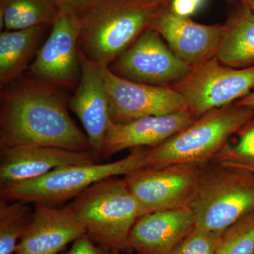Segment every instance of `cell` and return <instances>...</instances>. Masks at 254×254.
I'll return each instance as SVG.
<instances>
[{"label":"cell","mask_w":254,"mask_h":254,"mask_svg":"<svg viewBox=\"0 0 254 254\" xmlns=\"http://www.w3.org/2000/svg\"><path fill=\"white\" fill-rule=\"evenodd\" d=\"M46 26L0 33V88L21 77L41 48Z\"/></svg>","instance_id":"19"},{"label":"cell","mask_w":254,"mask_h":254,"mask_svg":"<svg viewBox=\"0 0 254 254\" xmlns=\"http://www.w3.org/2000/svg\"><path fill=\"white\" fill-rule=\"evenodd\" d=\"M133 4L145 5V6H160L168 7L171 0H123Z\"/></svg>","instance_id":"28"},{"label":"cell","mask_w":254,"mask_h":254,"mask_svg":"<svg viewBox=\"0 0 254 254\" xmlns=\"http://www.w3.org/2000/svg\"><path fill=\"white\" fill-rule=\"evenodd\" d=\"M78 55L81 76L72 96L68 98V108L83 125L91 151L100 158L112 122L109 97L101 66L88 60L80 50Z\"/></svg>","instance_id":"12"},{"label":"cell","mask_w":254,"mask_h":254,"mask_svg":"<svg viewBox=\"0 0 254 254\" xmlns=\"http://www.w3.org/2000/svg\"><path fill=\"white\" fill-rule=\"evenodd\" d=\"M222 234L195 226L169 254H213Z\"/></svg>","instance_id":"24"},{"label":"cell","mask_w":254,"mask_h":254,"mask_svg":"<svg viewBox=\"0 0 254 254\" xmlns=\"http://www.w3.org/2000/svg\"><path fill=\"white\" fill-rule=\"evenodd\" d=\"M185 98L195 118L231 105L254 88V66L234 68L216 57L190 68L180 81L170 85Z\"/></svg>","instance_id":"7"},{"label":"cell","mask_w":254,"mask_h":254,"mask_svg":"<svg viewBox=\"0 0 254 254\" xmlns=\"http://www.w3.org/2000/svg\"><path fill=\"white\" fill-rule=\"evenodd\" d=\"M188 208L195 226L223 233L254 211V173L233 165L205 163Z\"/></svg>","instance_id":"5"},{"label":"cell","mask_w":254,"mask_h":254,"mask_svg":"<svg viewBox=\"0 0 254 254\" xmlns=\"http://www.w3.org/2000/svg\"><path fill=\"white\" fill-rule=\"evenodd\" d=\"M205 0H171L168 9L179 16L190 17L201 7Z\"/></svg>","instance_id":"26"},{"label":"cell","mask_w":254,"mask_h":254,"mask_svg":"<svg viewBox=\"0 0 254 254\" xmlns=\"http://www.w3.org/2000/svg\"><path fill=\"white\" fill-rule=\"evenodd\" d=\"M205 163H179L143 168L124 177L128 190L146 214L187 208L199 182Z\"/></svg>","instance_id":"8"},{"label":"cell","mask_w":254,"mask_h":254,"mask_svg":"<svg viewBox=\"0 0 254 254\" xmlns=\"http://www.w3.org/2000/svg\"><path fill=\"white\" fill-rule=\"evenodd\" d=\"M236 104L254 110V91L237 101Z\"/></svg>","instance_id":"29"},{"label":"cell","mask_w":254,"mask_h":254,"mask_svg":"<svg viewBox=\"0 0 254 254\" xmlns=\"http://www.w3.org/2000/svg\"><path fill=\"white\" fill-rule=\"evenodd\" d=\"M145 148H134L125 158L111 163L55 169L34 180L0 187V197L6 200L60 207L97 182L145 168Z\"/></svg>","instance_id":"6"},{"label":"cell","mask_w":254,"mask_h":254,"mask_svg":"<svg viewBox=\"0 0 254 254\" xmlns=\"http://www.w3.org/2000/svg\"><path fill=\"white\" fill-rule=\"evenodd\" d=\"M165 8L123 0H100L80 16L78 48L93 63L109 66L149 28Z\"/></svg>","instance_id":"2"},{"label":"cell","mask_w":254,"mask_h":254,"mask_svg":"<svg viewBox=\"0 0 254 254\" xmlns=\"http://www.w3.org/2000/svg\"><path fill=\"white\" fill-rule=\"evenodd\" d=\"M60 254H125L95 243L87 235L75 241L71 248Z\"/></svg>","instance_id":"25"},{"label":"cell","mask_w":254,"mask_h":254,"mask_svg":"<svg viewBox=\"0 0 254 254\" xmlns=\"http://www.w3.org/2000/svg\"><path fill=\"white\" fill-rule=\"evenodd\" d=\"M166 42L174 54L190 68L215 57L223 25L195 22L165 8L149 27Z\"/></svg>","instance_id":"14"},{"label":"cell","mask_w":254,"mask_h":254,"mask_svg":"<svg viewBox=\"0 0 254 254\" xmlns=\"http://www.w3.org/2000/svg\"><path fill=\"white\" fill-rule=\"evenodd\" d=\"M68 206L77 214L86 235L95 243L131 253L130 233L143 213L124 178L110 177L97 182L73 198Z\"/></svg>","instance_id":"4"},{"label":"cell","mask_w":254,"mask_h":254,"mask_svg":"<svg viewBox=\"0 0 254 254\" xmlns=\"http://www.w3.org/2000/svg\"><path fill=\"white\" fill-rule=\"evenodd\" d=\"M233 166L237 167V168L244 169V170H249V171L252 172V173H254V168H252V167L237 166V165H233Z\"/></svg>","instance_id":"31"},{"label":"cell","mask_w":254,"mask_h":254,"mask_svg":"<svg viewBox=\"0 0 254 254\" xmlns=\"http://www.w3.org/2000/svg\"><path fill=\"white\" fill-rule=\"evenodd\" d=\"M196 118L190 112H182L145 117L125 123L111 122L100 158H110L127 149L157 146L186 128Z\"/></svg>","instance_id":"16"},{"label":"cell","mask_w":254,"mask_h":254,"mask_svg":"<svg viewBox=\"0 0 254 254\" xmlns=\"http://www.w3.org/2000/svg\"><path fill=\"white\" fill-rule=\"evenodd\" d=\"M254 116V110L236 103L210 110L161 144L145 148V168L210 163Z\"/></svg>","instance_id":"3"},{"label":"cell","mask_w":254,"mask_h":254,"mask_svg":"<svg viewBox=\"0 0 254 254\" xmlns=\"http://www.w3.org/2000/svg\"><path fill=\"white\" fill-rule=\"evenodd\" d=\"M195 226L188 207L146 214L137 220L130 233V252L169 254Z\"/></svg>","instance_id":"17"},{"label":"cell","mask_w":254,"mask_h":254,"mask_svg":"<svg viewBox=\"0 0 254 254\" xmlns=\"http://www.w3.org/2000/svg\"><path fill=\"white\" fill-rule=\"evenodd\" d=\"M81 17L60 9L51 31L29 66L32 76L65 89L76 88L81 76L78 40Z\"/></svg>","instance_id":"10"},{"label":"cell","mask_w":254,"mask_h":254,"mask_svg":"<svg viewBox=\"0 0 254 254\" xmlns=\"http://www.w3.org/2000/svg\"><path fill=\"white\" fill-rule=\"evenodd\" d=\"M254 252V211L223 232L213 254H253Z\"/></svg>","instance_id":"22"},{"label":"cell","mask_w":254,"mask_h":254,"mask_svg":"<svg viewBox=\"0 0 254 254\" xmlns=\"http://www.w3.org/2000/svg\"><path fill=\"white\" fill-rule=\"evenodd\" d=\"M33 211L19 200L0 201V254H14L28 229Z\"/></svg>","instance_id":"21"},{"label":"cell","mask_w":254,"mask_h":254,"mask_svg":"<svg viewBox=\"0 0 254 254\" xmlns=\"http://www.w3.org/2000/svg\"><path fill=\"white\" fill-rule=\"evenodd\" d=\"M85 235L84 225L68 205L35 204L31 223L14 254H60Z\"/></svg>","instance_id":"15"},{"label":"cell","mask_w":254,"mask_h":254,"mask_svg":"<svg viewBox=\"0 0 254 254\" xmlns=\"http://www.w3.org/2000/svg\"><path fill=\"white\" fill-rule=\"evenodd\" d=\"M251 121L237 132V141L227 142L210 163L254 168V123Z\"/></svg>","instance_id":"23"},{"label":"cell","mask_w":254,"mask_h":254,"mask_svg":"<svg viewBox=\"0 0 254 254\" xmlns=\"http://www.w3.org/2000/svg\"><path fill=\"white\" fill-rule=\"evenodd\" d=\"M108 68L130 81L170 86L190 72V67L174 54L168 44L153 29L145 30Z\"/></svg>","instance_id":"9"},{"label":"cell","mask_w":254,"mask_h":254,"mask_svg":"<svg viewBox=\"0 0 254 254\" xmlns=\"http://www.w3.org/2000/svg\"><path fill=\"white\" fill-rule=\"evenodd\" d=\"M66 90L34 76H21L1 89L0 148L91 150L68 113Z\"/></svg>","instance_id":"1"},{"label":"cell","mask_w":254,"mask_h":254,"mask_svg":"<svg viewBox=\"0 0 254 254\" xmlns=\"http://www.w3.org/2000/svg\"><path fill=\"white\" fill-rule=\"evenodd\" d=\"M253 254H254V252Z\"/></svg>","instance_id":"33"},{"label":"cell","mask_w":254,"mask_h":254,"mask_svg":"<svg viewBox=\"0 0 254 254\" xmlns=\"http://www.w3.org/2000/svg\"><path fill=\"white\" fill-rule=\"evenodd\" d=\"M241 4L248 6V7L254 12V0H242Z\"/></svg>","instance_id":"30"},{"label":"cell","mask_w":254,"mask_h":254,"mask_svg":"<svg viewBox=\"0 0 254 254\" xmlns=\"http://www.w3.org/2000/svg\"><path fill=\"white\" fill-rule=\"evenodd\" d=\"M230 1H232V2H238L239 4H241L242 2V0H229Z\"/></svg>","instance_id":"32"},{"label":"cell","mask_w":254,"mask_h":254,"mask_svg":"<svg viewBox=\"0 0 254 254\" xmlns=\"http://www.w3.org/2000/svg\"><path fill=\"white\" fill-rule=\"evenodd\" d=\"M59 9L56 0H0V29L48 27Z\"/></svg>","instance_id":"20"},{"label":"cell","mask_w":254,"mask_h":254,"mask_svg":"<svg viewBox=\"0 0 254 254\" xmlns=\"http://www.w3.org/2000/svg\"><path fill=\"white\" fill-rule=\"evenodd\" d=\"M112 122L125 123L150 116L190 112L185 98L171 86H155L125 79L101 66Z\"/></svg>","instance_id":"11"},{"label":"cell","mask_w":254,"mask_h":254,"mask_svg":"<svg viewBox=\"0 0 254 254\" xmlns=\"http://www.w3.org/2000/svg\"><path fill=\"white\" fill-rule=\"evenodd\" d=\"M215 57L234 68L254 66V12L240 4L223 24Z\"/></svg>","instance_id":"18"},{"label":"cell","mask_w":254,"mask_h":254,"mask_svg":"<svg viewBox=\"0 0 254 254\" xmlns=\"http://www.w3.org/2000/svg\"><path fill=\"white\" fill-rule=\"evenodd\" d=\"M100 0H56L59 9L68 10L81 16Z\"/></svg>","instance_id":"27"},{"label":"cell","mask_w":254,"mask_h":254,"mask_svg":"<svg viewBox=\"0 0 254 254\" xmlns=\"http://www.w3.org/2000/svg\"><path fill=\"white\" fill-rule=\"evenodd\" d=\"M98 160L91 150L49 146L0 148V187L34 180L62 167L96 163Z\"/></svg>","instance_id":"13"}]
</instances>
